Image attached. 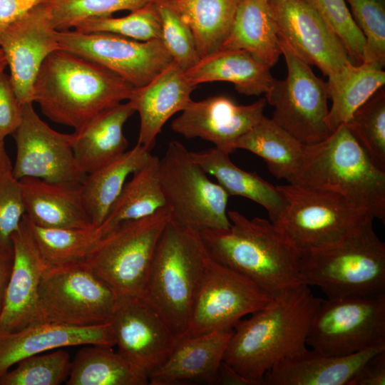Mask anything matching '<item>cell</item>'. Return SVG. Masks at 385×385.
<instances>
[{
    "label": "cell",
    "mask_w": 385,
    "mask_h": 385,
    "mask_svg": "<svg viewBox=\"0 0 385 385\" xmlns=\"http://www.w3.org/2000/svg\"><path fill=\"white\" fill-rule=\"evenodd\" d=\"M322 299L304 284L273 297L233 327L222 361L252 385H262L277 364L307 351V339Z\"/></svg>",
    "instance_id": "cell-1"
},
{
    "label": "cell",
    "mask_w": 385,
    "mask_h": 385,
    "mask_svg": "<svg viewBox=\"0 0 385 385\" xmlns=\"http://www.w3.org/2000/svg\"><path fill=\"white\" fill-rule=\"evenodd\" d=\"M133 86L104 66L58 49L43 62L33 102L51 120L79 130L103 111L128 100Z\"/></svg>",
    "instance_id": "cell-2"
},
{
    "label": "cell",
    "mask_w": 385,
    "mask_h": 385,
    "mask_svg": "<svg viewBox=\"0 0 385 385\" xmlns=\"http://www.w3.org/2000/svg\"><path fill=\"white\" fill-rule=\"evenodd\" d=\"M225 229L197 231L209 257L251 279L272 297L304 284L299 252L270 221L227 211Z\"/></svg>",
    "instance_id": "cell-3"
},
{
    "label": "cell",
    "mask_w": 385,
    "mask_h": 385,
    "mask_svg": "<svg viewBox=\"0 0 385 385\" xmlns=\"http://www.w3.org/2000/svg\"><path fill=\"white\" fill-rule=\"evenodd\" d=\"M207 258L198 232L170 219L157 244L141 299L178 338L188 330Z\"/></svg>",
    "instance_id": "cell-4"
},
{
    "label": "cell",
    "mask_w": 385,
    "mask_h": 385,
    "mask_svg": "<svg viewBox=\"0 0 385 385\" xmlns=\"http://www.w3.org/2000/svg\"><path fill=\"white\" fill-rule=\"evenodd\" d=\"M338 193L385 222V171L377 168L345 124L305 145L290 183Z\"/></svg>",
    "instance_id": "cell-5"
},
{
    "label": "cell",
    "mask_w": 385,
    "mask_h": 385,
    "mask_svg": "<svg viewBox=\"0 0 385 385\" xmlns=\"http://www.w3.org/2000/svg\"><path fill=\"white\" fill-rule=\"evenodd\" d=\"M373 220L333 245L299 252L304 283L319 287L327 299L385 294V244Z\"/></svg>",
    "instance_id": "cell-6"
},
{
    "label": "cell",
    "mask_w": 385,
    "mask_h": 385,
    "mask_svg": "<svg viewBox=\"0 0 385 385\" xmlns=\"http://www.w3.org/2000/svg\"><path fill=\"white\" fill-rule=\"evenodd\" d=\"M286 205L272 223L298 252L333 245L374 217L332 191L277 185Z\"/></svg>",
    "instance_id": "cell-7"
},
{
    "label": "cell",
    "mask_w": 385,
    "mask_h": 385,
    "mask_svg": "<svg viewBox=\"0 0 385 385\" xmlns=\"http://www.w3.org/2000/svg\"><path fill=\"white\" fill-rule=\"evenodd\" d=\"M118 299L85 260L48 267L41 278L31 324L88 327L106 323Z\"/></svg>",
    "instance_id": "cell-8"
},
{
    "label": "cell",
    "mask_w": 385,
    "mask_h": 385,
    "mask_svg": "<svg viewBox=\"0 0 385 385\" xmlns=\"http://www.w3.org/2000/svg\"><path fill=\"white\" fill-rule=\"evenodd\" d=\"M170 219L165 207L121 223L98 240L85 261L118 296L141 298L157 244Z\"/></svg>",
    "instance_id": "cell-9"
},
{
    "label": "cell",
    "mask_w": 385,
    "mask_h": 385,
    "mask_svg": "<svg viewBox=\"0 0 385 385\" xmlns=\"http://www.w3.org/2000/svg\"><path fill=\"white\" fill-rule=\"evenodd\" d=\"M160 179L171 220L196 231L230 227V195L209 179L180 142L170 141L160 159Z\"/></svg>",
    "instance_id": "cell-10"
},
{
    "label": "cell",
    "mask_w": 385,
    "mask_h": 385,
    "mask_svg": "<svg viewBox=\"0 0 385 385\" xmlns=\"http://www.w3.org/2000/svg\"><path fill=\"white\" fill-rule=\"evenodd\" d=\"M307 345L327 356L385 346V294L322 299Z\"/></svg>",
    "instance_id": "cell-11"
},
{
    "label": "cell",
    "mask_w": 385,
    "mask_h": 385,
    "mask_svg": "<svg viewBox=\"0 0 385 385\" xmlns=\"http://www.w3.org/2000/svg\"><path fill=\"white\" fill-rule=\"evenodd\" d=\"M279 45L287 75L274 79L265 93L267 103L274 108L271 118L304 145L321 142L331 133L327 123V83L285 44L279 41Z\"/></svg>",
    "instance_id": "cell-12"
},
{
    "label": "cell",
    "mask_w": 385,
    "mask_h": 385,
    "mask_svg": "<svg viewBox=\"0 0 385 385\" xmlns=\"http://www.w3.org/2000/svg\"><path fill=\"white\" fill-rule=\"evenodd\" d=\"M272 298L251 279L208 255L184 336L233 328L244 316L261 309Z\"/></svg>",
    "instance_id": "cell-13"
},
{
    "label": "cell",
    "mask_w": 385,
    "mask_h": 385,
    "mask_svg": "<svg viewBox=\"0 0 385 385\" xmlns=\"http://www.w3.org/2000/svg\"><path fill=\"white\" fill-rule=\"evenodd\" d=\"M59 48L90 59L133 87L151 81L173 58L160 39L137 41L108 32L57 31Z\"/></svg>",
    "instance_id": "cell-14"
},
{
    "label": "cell",
    "mask_w": 385,
    "mask_h": 385,
    "mask_svg": "<svg viewBox=\"0 0 385 385\" xmlns=\"http://www.w3.org/2000/svg\"><path fill=\"white\" fill-rule=\"evenodd\" d=\"M16 156L12 175L17 180L36 178L51 183L81 184L86 175L72 148L73 133L53 130L36 113L33 103L23 105L14 132Z\"/></svg>",
    "instance_id": "cell-15"
},
{
    "label": "cell",
    "mask_w": 385,
    "mask_h": 385,
    "mask_svg": "<svg viewBox=\"0 0 385 385\" xmlns=\"http://www.w3.org/2000/svg\"><path fill=\"white\" fill-rule=\"evenodd\" d=\"M108 322L118 351L148 379L166 361L179 339L138 297L118 296Z\"/></svg>",
    "instance_id": "cell-16"
},
{
    "label": "cell",
    "mask_w": 385,
    "mask_h": 385,
    "mask_svg": "<svg viewBox=\"0 0 385 385\" xmlns=\"http://www.w3.org/2000/svg\"><path fill=\"white\" fill-rule=\"evenodd\" d=\"M279 41L301 60L327 76L351 61L342 41L309 6L299 0H268Z\"/></svg>",
    "instance_id": "cell-17"
},
{
    "label": "cell",
    "mask_w": 385,
    "mask_h": 385,
    "mask_svg": "<svg viewBox=\"0 0 385 385\" xmlns=\"http://www.w3.org/2000/svg\"><path fill=\"white\" fill-rule=\"evenodd\" d=\"M46 3L9 26L0 36L10 79L21 105L33 103V86L38 71L52 52L60 49Z\"/></svg>",
    "instance_id": "cell-18"
},
{
    "label": "cell",
    "mask_w": 385,
    "mask_h": 385,
    "mask_svg": "<svg viewBox=\"0 0 385 385\" xmlns=\"http://www.w3.org/2000/svg\"><path fill=\"white\" fill-rule=\"evenodd\" d=\"M267 105L262 98L250 105H238L224 96L192 101L173 120L172 130L187 138H200L229 154L237 140L263 117Z\"/></svg>",
    "instance_id": "cell-19"
},
{
    "label": "cell",
    "mask_w": 385,
    "mask_h": 385,
    "mask_svg": "<svg viewBox=\"0 0 385 385\" xmlns=\"http://www.w3.org/2000/svg\"><path fill=\"white\" fill-rule=\"evenodd\" d=\"M14 261L0 315V334L19 331L33 322L41 276L47 267L31 236L24 216L12 236Z\"/></svg>",
    "instance_id": "cell-20"
},
{
    "label": "cell",
    "mask_w": 385,
    "mask_h": 385,
    "mask_svg": "<svg viewBox=\"0 0 385 385\" xmlns=\"http://www.w3.org/2000/svg\"><path fill=\"white\" fill-rule=\"evenodd\" d=\"M233 328L178 339L166 361L149 377L150 385L204 384L217 385Z\"/></svg>",
    "instance_id": "cell-21"
},
{
    "label": "cell",
    "mask_w": 385,
    "mask_h": 385,
    "mask_svg": "<svg viewBox=\"0 0 385 385\" xmlns=\"http://www.w3.org/2000/svg\"><path fill=\"white\" fill-rule=\"evenodd\" d=\"M195 88L174 61L148 83L133 87L128 101L140 118L137 143L150 151L165 123L192 101Z\"/></svg>",
    "instance_id": "cell-22"
},
{
    "label": "cell",
    "mask_w": 385,
    "mask_h": 385,
    "mask_svg": "<svg viewBox=\"0 0 385 385\" xmlns=\"http://www.w3.org/2000/svg\"><path fill=\"white\" fill-rule=\"evenodd\" d=\"M88 344L115 345L110 323L71 327L41 323L0 334V376L19 361L52 349Z\"/></svg>",
    "instance_id": "cell-23"
},
{
    "label": "cell",
    "mask_w": 385,
    "mask_h": 385,
    "mask_svg": "<svg viewBox=\"0 0 385 385\" xmlns=\"http://www.w3.org/2000/svg\"><path fill=\"white\" fill-rule=\"evenodd\" d=\"M385 346L345 356H327L313 349L286 359L265 375L262 385H347L360 368Z\"/></svg>",
    "instance_id": "cell-24"
},
{
    "label": "cell",
    "mask_w": 385,
    "mask_h": 385,
    "mask_svg": "<svg viewBox=\"0 0 385 385\" xmlns=\"http://www.w3.org/2000/svg\"><path fill=\"white\" fill-rule=\"evenodd\" d=\"M20 180L26 217L44 227H94L85 208L81 184L51 183L36 178Z\"/></svg>",
    "instance_id": "cell-25"
},
{
    "label": "cell",
    "mask_w": 385,
    "mask_h": 385,
    "mask_svg": "<svg viewBox=\"0 0 385 385\" xmlns=\"http://www.w3.org/2000/svg\"><path fill=\"white\" fill-rule=\"evenodd\" d=\"M135 112L128 101L120 103L100 113L73 133L74 155L86 175L108 164L126 151L128 142L123 126Z\"/></svg>",
    "instance_id": "cell-26"
},
{
    "label": "cell",
    "mask_w": 385,
    "mask_h": 385,
    "mask_svg": "<svg viewBox=\"0 0 385 385\" xmlns=\"http://www.w3.org/2000/svg\"><path fill=\"white\" fill-rule=\"evenodd\" d=\"M270 68L245 50L220 48L200 58L185 73L195 86L227 81L241 94L259 96L265 93L274 80Z\"/></svg>",
    "instance_id": "cell-27"
},
{
    "label": "cell",
    "mask_w": 385,
    "mask_h": 385,
    "mask_svg": "<svg viewBox=\"0 0 385 385\" xmlns=\"http://www.w3.org/2000/svg\"><path fill=\"white\" fill-rule=\"evenodd\" d=\"M191 158L205 172L214 176L227 194L250 199L262 206L272 222H274L286 205L277 186H274L256 173L245 171L236 166L230 154L215 147L190 152Z\"/></svg>",
    "instance_id": "cell-28"
},
{
    "label": "cell",
    "mask_w": 385,
    "mask_h": 385,
    "mask_svg": "<svg viewBox=\"0 0 385 385\" xmlns=\"http://www.w3.org/2000/svg\"><path fill=\"white\" fill-rule=\"evenodd\" d=\"M220 48L242 49L268 67L282 55L268 0H237L230 31Z\"/></svg>",
    "instance_id": "cell-29"
},
{
    "label": "cell",
    "mask_w": 385,
    "mask_h": 385,
    "mask_svg": "<svg viewBox=\"0 0 385 385\" xmlns=\"http://www.w3.org/2000/svg\"><path fill=\"white\" fill-rule=\"evenodd\" d=\"M150 151L137 143L123 155L86 175L81 183L85 208L94 227H99L120 195L127 178L142 168Z\"/></svg>",
    "instance_id": "cell-30"
},
{
    "label": "cell",
    "mask_w": 385,
    "mask_h": 385,
    "mask_svg": "<svg viewBox=\"0 0 385 385\" xmlns=\"http://www.w3.org/2000/svg\"><path fill=\"white\" fill-rule=\"evenodd\" d=\"M327 89L332 107L327 123L332 133L345 124L354 112L384 86L385 72L370 63L348 62L339 71L328 76Z\"/></svg>",
    "instance_id": "cell-31"
},
{
    "label": "cell",
    "mask_w": 385,
    "mask_h": 385,
    "mask_svg": "<svg viewBox=\"0 0 385 385\" xmlns=\"http://www.w3.org/2000/svg\"><path fill=\"white\" fill-rule=\"evenodd\" d=\"M165 207L160 185V158L151 155L125 183L106 218L97 228L100 237L121 223L150 216Z\"/></svg>",
    "instance_id": "cell-32"
},
{
    "label": "cell",
    "mask_w": 385,
    "mask_h": 385,
    "mask_svg": "<svg viewBox=\"0 0 385 385\" xmlns=\"http://www.w3.org/2000/svg\"><path fill=\"white\" fill-rule=\"evenodd\" d=\"M305 145L264 117L236 142L235 148L244 149L262 158L271 173L290 183L299 168Z\"/></svg>",
    "instance_id": "cell-33"
},
{
    "label": "cell",
    "mask_w": 385,
    "mask_h": 385,
    "mask_svg": "<svg viewBox=\"0 0 385 385\" xmlns=\"http://www.w3.org/2000/svg\"><path fill=\"white\" fill-rule=\"evenodd\" d=\"M190 28L200 58L220 48L234 19L237 0H161Z\"/></svg>",
    "instance_id": "cell-34"
},
{
    "label": "cell",
    "mask_w": 385,
    "mask_h": 385,
    "mask_svg": "<svg viewBox=\"0 0 385 385\" xmlns=\"http://www.w3.org/2000/svg\"><path fill=\"white\" fill-rule=\"evenodd\" d=\"M67 385H146L148 379L111 346L88 344L71 361Z\"/></svg>",
    "instance_id": "cell-35"
},
{
    "label": "cell",
    "mask_w": 385,
    "mask_h": 385,
    "mask_svg": "<svg viewBox=\"0 0 385 385\" xmlns=\"http://www.w3.org/2000/svg\"><path fill=\"white\" fill-rule=\"evenodd\" d=\"M24 219L47 267L85 260L101 237L96 227H44L32 223L26 215Z\"/></svg>",
    "instance_id": "cell-36"
},
{
    "label": "cell",
    "mask_w": 385,
    "mask_h": 385,
    "mask_svg": "<svg viewBox=\"0 0 385 385\" xmlns=\"http://www.w3.org/2000/svg\"><path fill=\"white\" fill-rule=\"evenodd\" d=\"M374 165L385 171V89H379L345 123Z\"/></svg>",
    "instance_id": "cell-37"
},
{
    "label": "cell",
    "mask_w": 385,
    "mask_h": 385,
    "mask_svg": "<svg viewBox=\"0 0 385 385\" xmlns=\"http://www.w3.org/2000/svg\"><path fill=\"white\" fill-rule=\"evenodd\" d=\"M0 376V385H58L66 381L71 360L62 348L26 357Z\"/></svg>",
    "instance_id": "cell-38"
},
{
    "label": "cell",
    "mask_w": 385,
    "mask_h": 385,
    "mask_svg": "<svg viewBox=\"0 0 385 385\" xmlns=\"http://www.w3.org/2000/svg\"><path fill=\"white\" fill-rule=\"evenodd\" d=\"M153 0H48L51 21L56 31L73 29L91 19L110 16L120 11H134Z\"/></svg>",
    "instance_id": "cell-39"
},
{
    "label": "cell",
    "mask_w": 385,
    "mask_h": 385,
    "mask_svg": "<svg viewBox=\"0 0 385 385\" xmlns=\"http://www.w3.org/2000/svg\"><path fill=\"white\" fill-rule=\"evenodd\" d=\"M78 32H108L137 41L160 39V21L152 1L122 17L104 16L91 19L73 29Z\"/></svg>",
    "instance_id": "cell-40"
},
{
    "label": "cell",
    "mask_w": 385,
    "mask_h": 385,
    "mask_svg": "<svg viewBox=\"0 0 385 385\" xmlns=\"http://www.w3.org/2000/svg\"><path fill=\"white\" fill-rule=\"evenodd\" d=\"M365 40L363 62L385 65V0H345Z\"/></svg>",
    "instance_id": "cell-41"
},
{
    "label": "cell",
    "mask_w": 385,
    "mask_h": 385,
    "mask_svg": "<svg viewBox=\"0 0 385 385\" xmlns=\"http://www.w3.org/2000/svg\"><path fill=\"white\" fill-rule=\"evenodd\" d=\"M316 11L336 34L351 62H363L364 37L356 25L345 0H299Z\"/></svg>",
    "instance_id": "cell-42"
},
{
    "label": "cell",
    "mask_w": 385,
    "mask_h": 385,
    "mask_svg": "<svg viewBox=\"0 0 385 385\" xmlns=\"http://www.w3.org/2000/svg\"><path fill=\"white\" fill-rule=\"evenodd\" d=\"M160 21V40L174 61L183 70L199 60L195 41L190 28L161 0H153Z\"/></svg>",
    "instance_id": "cell-43"
},
{
    "label": "cell",
    "mask_w": 385,
    "mask_h": 385,
    "mask_svg": "<svg viewBox=\"0 0 385 385\" xmlns=\"http://www.w3.org/2000/svg\"><path fill=\"white\" fill-rule=\"evenodd\" d=\"M26 214L19 180L12 173L0 177V247L12 250V236Z\"/></svg>",
    "instance_id": "cell-44"
},
{
    "label": "cell",
    "mask_w": 385,
    "mask_h": 385,
    "mask_svg": "<svg viewBox=\"0 0 385 385\" xmlns=\"http://www.w3.org/2000/svg\"><path fill=\"white\" fill-rule=\"evenodd\" d=\"M23 105L19 102L10 76L0 71V141L12 135L19 126Z\"/></svg>",
    "instance_id": "cell-45"
},
{
    "label": "cell",
    "mask_w": 385,
    "mask_h": 385,
    "mask_svg": "<svg viewBox=\"0 0 385 385\" xmlns=\"http://www.w3.org/2000/svg\"><path fill=\"white\" fill-rule=\"evenodd\" d=\"M385 350L371 356L347 385H384Z\"/></svg>",
    "instance_id": "cell-46"
},
{
    "label": "cell",
    "mask_w": 385,
    "mask_h": 385,
    "mask_svg": "<svg viewBox=\"0 0 385 385\" xmlns=\"http://www.w3.org/2000/svg\"><path fill=\"white\" fill-rule=\"evenodd\" d=\"M48 0H0V36L12 23Z\"/></svg>",
    "instance_id": "cell-47"
},
{
    "label": "cell",
    "mask_w": 385,
    "mask_h": 385,
    "mask_svg": "<svg viewBox=\"0 0 385 385\" xmlns=\"http://www.w3.org/2000/svg\"><path fill=\"white\" fill-rule=\"evenodd\" d=\"M14 251L0 247V315L3 310L6 290L11 273Z\"/></svg>",
    "instance_id": "cell-48"
},
{
    "label": "cell",
    "mask_w": 385,
    "mask_h": 385,
    "mask_svg": "<svg viewBox=\"0 0 385 385\" xmlns=\"http://www.w3.org/2000/svg\"><path fill=\"white\" fill-rule=\"evenodd\" d=\"M219 385H252V384L235 371L227 364L222 361L217 375Z\"/></svg>",
    "instance_id": "cell-49"
},
{
    "label": "cell",
    "mask_w": 385,
    "mask_h": 385,
    "mask_svg": "<svg viewBox=\"0 0 385 385\" xmlns=\"http://www.w3.org/2000/svg\"><path fill=\"white\" fill-rule=\"evenodd\" d=\"M12 165L5 150L4 141H0V177L12 173Z\"/></svg>",
    "instance_id": "cell-50"
},
{
    "label": "cell",
    "mask_w": 385,
    "mask_h": 385,
    "mask_svg": "<svg viewBox=\"0 0 385 385\" xmlns=\"http://www.w3.org/2000/svg\"><path fill=\"white\" fill-rule=\"evenodd\" d=\"M7 66L6 58L0 48V71H4V68Z\"/></svg>",
    "instance_id": "cell-51"
}]
</instances>
